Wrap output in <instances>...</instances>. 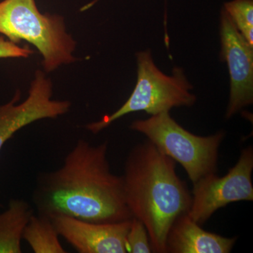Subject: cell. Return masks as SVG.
<instances>
[{"label": "cell", "mask_w": 253, "mask_h": 253, "mask_svg": "<svg viewBox=\"0 0 253 253\" xmlns=\"http://www.w3.org/2000/svg\"><path fill=\"white\" fill-rule=\"evenodd\" d=\"M108 149L107 141L93 145L79 139L61 167L39 173L33 192L38 214L101 223L131 219L122 175L111 171Z\"/></svg>", "instance_id": "6da1fadb"}, {"label": "cell", "mask_w": 253, "mask_h": 253, "mask_svg": "<svg viewBox=\"0 0 253 253\" xmlns=\"http://www.w3.org/2000/svg\"><path fill=\"white\" fill-rule=\"evenodd\" d=\"M122 177L126 206L146 227L152 252L166 253L168 231L188 212L192 200L176 174L175 161L147 139L129 151Z\"/></svg>", "instance_id": "7a4b0ae2"}, {"label": "cell", "mask_w": 253, "mask_h": 253, "mask_svg": "<svg viewBox=\"0 0 253 253\" xmlns=\"http://www.w3.org/2000/svg\"><path fill=\"white\" fill-rule=\"evenodd\" d=\"M0 35L16 44L24 41L34 46L46 73L79 60L73 55L77 42L68 33L64 17L42 13L36 0L0 1Z\"/></svg>", "instance_id": "3957f363"}, {"label": "cell", "mask_w": 253, "mask_h": 253, "mask_svg": "<svg viewBox=\"0 0 253 253\" xmlns=\"http://www.w3.org/2000/svg\"><path fill=\"white\" fill-rule=\"evenodd\" d=\"M137 80L135 87L126 102L111 115L86 125L93 134H98L119 118L138 111L151 116L169 112L174 107L194 105L196 96L191 92L193 86L182 68H175L172 76L161 72L156 66L150 51L136 53Z\"/></svg>", "instance_id": "277c9868"}, {"label": "cell", "mask_w": 253, "mask_h": 253, "mask_svg": "<svg viewBox=\"0 0 253 253\" xmlns=\"http://www.w3.org/2000/svg\"><path fill=\"white\" fill-rule=\"evenodd\" d=\"M129 127L144 134L161 152L179 163L192 184L208 174L217 173L219 149L225 137L224 131L196 135L176 123L169 112L136 120Z\"/></svg>", "instance_id": "5b68a950"}, {"label": "cell", "mask_w": 253, "mask_h": 253, "mask_svg": "<svg viewBox=\"0 0 253 253\" xmlns=\"http://www.w3.org/2000/svg\"><path fill=\"white\" fill-rule=\"evenodd\" d=\"M253 149L241 151L239 161L226 175L208 174L193 184L192 200L187 214L203 225L219 208L231 203L253 201Z\"/></svg>", "instance_id": "8992f818"}, {"label": "cell", "mask_w": 253, "mask_h": 253, "mask_svg": "<svg viewBox=\"0 0 253 253\" xmlns=\"http://www.w3.org/2000/svg\"><path fill=\"white\" fill-rule=\"evenodd\" d=\"M53 84L44 71L38 70L32 81L27 98L19 103L17 90L6 104L0 105V151L20 129L43 119H56L70 111L69 101L52 99Z\"/></svg>", "instance_id": "52a82bcc"}, {"label": "cell", "mask_w": 253, "mask_h": 253, "mask_svg": "<svg viewBox=\"0 0 253 253\" xmlns=\"http://www.w3.org/2000/svg\"><path fill=\"white\" fill-rule=\"evenodd\" d=\"M221 56L227 63L231 90L226 109L227 119L253 104V46L238 31L224 9L221 14Z\"/></svg>", "instance_id": "ba28073f"}, {"label": "cell", "mask_w": 253, "mask_h": 253, "mask_svg": "<svg viewBox=\"0 0 253 253\" xmlns=\"http://www.w3.org/2000/svg\"><path fill=\"white\" fill-rule=\"evenodd\" d=\"M60 237L80 253H126V237L131 219L119 222H93L68 217L51 218Z\"/></svg>", "instance_id": "9c48e42d"}, {"label": "cell", "mask_w": 253, "mask_h": 253, "mask_svg": "<svg viewBox=\"0 0 253 253\" xmlns=\"http://www.w3.org/2000/svg\"><path fill=\"white\" fill-rule=\"evenodd\" d=\"M236 238L208 232L187 213L176 218L168 231L166 253H229Z\"/></svg>", "instance_id": "30bf717a"}, {"label": "cell", "mask_w": 253, "mask_h": 253, "mask_svg": "<svg viewBox=\"0 0 253 253\" xmlns=\"http://www.w3.org/2000/svg\"><path fill=\"white\" fill-rule=\"evenodd\" d=\"M34 214L27 201L11 199L7 209L0 212V253H21L23 233Z\"/></svg>", "instance_id": "8fae6325"}, {"label": "cell", "mask_w": 253, "mask_h": 253, "mask_svg": "<svg viewBox=\"0 0 253 253\" xmlns=\"http://www.w3.org/2000/svg\"><path fill=\"white\" fill-rule=\"evenodd\" d=\"M51 218L33 214L23 233L24 239L36 253H66Z\"/></svg>", "instance_id": "7c38bea8"}, {"label": "cell", "mask_w": 253, "mask_h": 253, "mask_svg": "<svg viewBox=\"0 0 253 253\" xmlns=\"http://www.w3.org/2000/svg\"><path fill=\"white\" fill-rule=\"evenodd\" d=\"M224 10L240 33L253 46V0H233L224 4Z\"/></svg>", "instance_id": "4fadbf2b"}, {"label": "cell", "mask_w": 253, "mask_h": 253, "mask_svg": "<svg viewBox=\"0 0 253 253\" xmlns=\"http://www.w3.org/2000/svg\"><path fill=\"white\" fill-rule=\"evenodd\" d=\"M127 253H151V241L146 227L141 221L131 218L130 227L126 237Z\"/></svg>", "instance_id": "5bb4252c"}, {"label": "cell", "mask_w": 253, "mask_h": 253, "mask_svg": "<svg viewBox=\"0 0 253 253\" xmlns=\"http://www.w3.org/2000/svg\"><path fill=\"white\" fill-rule=\"evenodd\" d=\"M35 51L28 46H21L0 35V59H28Z\"/></svg>", "instance_id": "9a60e30c"}, {"label": "cell", "mask_w": 253, "mask_h": 253, "mask_svg": "<svg viewBox=\"0 0 253 253\" xmlns=\"http://www.w3.org/2000/svg\"><path fill=\"white\" fill-rule=\"evenodd\" d=\"M0 207H1V205H0Z\"/></svg>", "instance_id": "2e32d148"}]
</instances>
